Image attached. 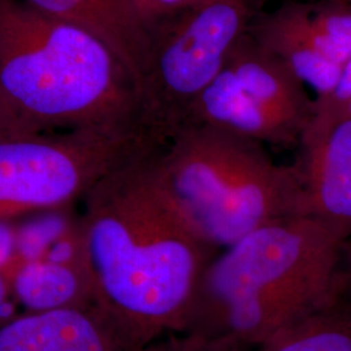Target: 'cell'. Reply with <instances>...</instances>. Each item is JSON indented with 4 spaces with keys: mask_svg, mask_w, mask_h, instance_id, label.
Segmentation results:
<instances>
[{
    "mask_svg": "<svg viewBox=\"0 0 351 351\" xmlns=\"http://www.w3.org/2000/svg\"><path fill=\"white\" fill-rule=\"evenodd\" d=\"M258 351H351V310L336 300L285 328Z\"/></svg>",
    "mask_w": 351,
    "mask_h": 351,
    "instance_id": "5bb4252c",
    "label": "cell"
},
{
    "mask_svg": "<svg viewBox=\"0 0 351 351\" xmlns=\"http://www.w3.org/2000/svg\"><path fill=\"white\" fill-rule=\"evenodd\" d=\"M32 130L21 117L13 110L10 101H7L3 90L0 88V134L25 133Z\"/></svg>",
    "mask_w": 351,
    "mask_h": 351,
    "instance_id": "d6986e66",
    "label": "cell"
},
{
    "mask_svg": "<svg viewBox=\"0 0 351 351\" xmlns=\"http://www.w3.org/2000/svg\"><path fill=\"white\" fill-rule=\"evenodd\" d=\"M264 0H203L152 26L134 78L137 126L154 146L186 119Z\"/></svg>",
    "mask_w": 351,
    "mask_h": 351,
    "instance_id": "5b68a950",
    "label": "cell"
},
{
    "mask_svg": "<svg viewBox=\"0 0 351 351\" xmlns=\"http://www.w3.org/2000/svg\"><path fill=\"white\" fill-rule=\"evenodd\" d=\"M223 69L251 97L288 117L303 130L311 123L315 99L308 95L306 85L249 32L234 45Z\"/></svg>",
    "mask_w": 351,
    "mask_h": 351,
    "instance_id": "30bf717a",
    "label": "cell"
},
{
    "mask_svg": "<svg viewBox=\"0 0 351 351\" xmlns=\"http://www.w3.org/2000/svg\"><path fill=\"white\" fill-rule=\"evenodd\" d=\"M247 32L280 58L306 86L314 88L316 98H323L333 90L349 59L304 23L293 0L271 11L262 10Z\"/></svg>",
    "mask_w": 351,
    "mask_h": 351,
    "instance_id": "ba28073f",
    "label": "cell"
},
{
    "mask_svg": "<svg viewBox=\"0 0 351 351\" xmlns=\"http://www.w3.org/2000/svg\"><path fill=\"white\" fill-rule=\"evenodd\" d=\"M201 1L203 0H134V7L147 33L152 26Z\"/></svg>",
    "mask_w": 351,
    "mask_h": 351,
    "instance_id": "e0dca14e",
    "label": "cell"
},
{
    "mask_svg": "<svg viewBox=\"0 0 351 351\" xmlns=\"http://www.w3.org/2000/svg\"><path fill=\"white\" fill-rule=\"evenodd\" d=\"M155 172L191 229L216 249L281 217L308 215L297 167L263 143L208 125H182L154 146Z\"/></svg>",
    "mask_w": 351,
    "mask_h": 351,
    "instance_id": "277c9868",
    "label": "cell"
},
{
    "mask_svg": "<svg viewBox=\"0 0 351 351\" xmlns=\"http://www.w3.org/2000/svg\"><path fill=\"white\" fill-rule=\"evenodd\" d=\"M7 271L23 313L94 310V294L85 265L12 261Z\"/></svg>",
    "mask_w": 351,
    "mask_h": 351,
    "instance_id": "4fadbf2b",
    "label": "cell"
},
{
    "mask_svg": "<svg viewBox=\"0 0 351 351\" xmlns=\"http://www.w3.org/2000/svg\"><path fill=\"white\" fill-rule=\"evenodd\" d=\"M24 1L101 39L125 65L134 81L147 42V33L139 20L134 0Z\"/></svg>",
    "mask_w": 351,
    "mask_h": 351,
    "instance_id": "7c38bea8",
    "label": "cell"
},
{
    "mask_svg": "<svg viewBox=\"0 0 351 351\" xmlns=\"http://www.w3.org/2000/svg\"><path fill=\"white\" fill-rule=\"evenodd\" d=\"M346 243L313 215L251 230L207 265L182 330L258 350L337 300Z\"/></svg>",
    "mask_w": 351,
    "mask_h": 351,
    "instance_id": "7a4b0ae2",
    "label": "cell"
},
{
    "mask_svg": "<svg viewBox=\"0 0 351 351\" xmlns=\"http://www.w3.org/2000/svg\"><path fill=\"white\" fill-rule=\"evenodd\" d=\"M339 117H351V101L345 106V108L342 110V112L339 113V116L336 120H339ZM336 120H335V121H336ZM335 121H333V123H335ZM319 129H320V128H319Z\"/></svg>",
    "mask_w": 351,
    "mask_h": 351,
    "instance_id": "7402d4cb",
    "label": "cell"
},
{
    "mask_svg": "<svg viewBox=\"0 0 351 351\" xmlns=\"http://www.w3.org/2000/svg\"><path fill=\"white\" fill-rule=\"evenodd\" d=\"M342 1H349V3H351V0H342Z\"/></svg>",
    "mask_w": 351,
    "mask_h": 351,
    "instance_id": "603a6c76",
    "label": "cell"
},
{
    "mask_svg": "<svg viewBox=\"0 0 351 351\" xmlns=\"http://www.w3.org/2000/svg\"><path fill=\"white\" fill-rule=\"evenodd\" d=\"M16 254V220L0 221V269L12 263Z\"/></svg>",
    "mask_w": 351,
    "mask_h": 351,
    "instance_id": "ffe728a7",
    "label": "cell"
},
{
    "mask_svg": "<svg viewBox=\"0 0 351 351\" xmlns=\"http://www.w3.org/2000/svg\"><path fill=\"white\" fill-rule=\"evenodd\" d=\"M132 351H258L229 339L178 330L164 333Z\"/></svg>",
    "mask_w": 351,
    "mask_h": 351,
    "instance_id": "9a60e30c",
    "label": "cell"
},
{
    "mask_svg": "<svg viewBox=\"0 0 351 351\" xmlns=\"http://www.w3.org/2000/svg\"><path fill=\"white\" fill-rule=\"evenodd\" d=\"M147 146L88 190L80 215L94 311L120 350L182 330L219 252L178 213Z\"/></svg>",
    "mask_w": 351,
    "mask_h": 351,
    "instance_id": "6da1fadb",
    "label": "cell"
},
{
    "mask_svg": "<svg viewBox=\"0 0 351 351\" xmlns=\"http://www.w3.org/2000/svg\"><path fill=\"white\" fill-rule=\"evenodd\" d=\"M208 125L258 141L264 146L298 147L303 128L251 97L224 69L202 91L182 125Z\"/></svg>",
    "mask_w": 351,
    "mask_h": 351,
    "instance_id": "9c48e42d",
    "label": "cell"
},
{
    "mask_svg": "<svg viewBox=\"0 0 351 351\" xmlns=\"http://www.w3.org/2000/svg\"><path fill=\"white\" fill-rule=\"evenodd\" d=\"M351 101V55L345 62L339 81L333 90L323 98H315V113L307 129H319L332 124L345 106ZM304 130V132H306Z\"/></svg>",
    "mask_w": 351,
    "mask_h": 351,
    "instance_id": "2e32d148",
    "label": "cell"
},
{
    "mask_svg": "<svg viewBox=\"0 0 351 351\" xmlns=\"http://www.w3.org/2000/svg\"><path fill=\"white\" fill-rule=\"evenodd\" d=\"M0 88L34 132L138 129L134 81L121 60L24 0H0Z\"/></svg>",
    "mask_w": 351,
    "mask_h": 351,
    "instance_id": "3957f363",
    "label": "cell"
},
{
    "mask_svg": "<svg viewBox=\"0 0 351 351\" xmlns=\"http://www.w3.org/2000/svg\"><path fill=\"white\" fill-rule=\"evenodd\" d=\"M147 146L134 128L0 134V221L72 206Z\"/></svg>",
    "mask_w": 351,
    "mask_h": 351,
    "instance_id": "8992f818",
    "label": "cell"
},
{
    "mask_svg": "<svg viewBox=\"0 0 351 351\" xmlns=\"http://www.w3.org/2000/svg\"><path fill=\"white\" fill-rule=\"evenodd\" d=\"M0 351H121L94 310L23 313L0 326Z\"/></svg>",
    "mask_w": 351,
    "mask_h": 351,
    "instance_id": "8fae6325",
    "label": "cell"
},
{
    "mask_svg": "<svg viewBox=\"0 0 351 351\" xmlns=\"http://www.w3.org/2000/svg\"><path fill=\"white\" fill-rule=\"evenodd\" d=\"M346 245H348V249H345L346 262L341 268L337 300L351 310V237Z\"/></svg>",
    "mask_w": 351,
    "mask_h": 351,
    "instance_id": "44dd1931",
    "label": "cell"
},
{
    "mask_svg": "<svg viewBox=\"0 0 351 351\" xmlns=\"http://www.w3.org/2000/svg\"><path fill=\"white\" fill-rule=\"evenodd\" d=\"M20 314H23V310L13 295L8 271L7 268L0 269V326Z\"/></svg>",
    "mask_w": 351,
    "mask_h": 351,
    "instance_id": "ac0fdd59",
    "label": "cell"
},
{
    "mask_svg": "<svg viewBox=\"0 0 351 351\" xmlns=\"http://www.w3.org/2000/svg\"><path fill=\"white\" fill-rule=\"evenodd\" d=\"M294 164L301 177L308 215L351 237V117L307 129Z\"/></svg>",
    "mask_w": 351,
    "mask_h": 351,
    "instance_id": "52a82bcc",
    "label": "cell"
}]
</instances>
